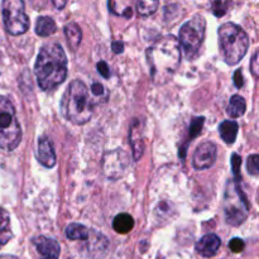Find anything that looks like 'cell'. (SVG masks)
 <instances>
[{
	"label": "cell",
	"instance_id": "cell-8",
	"mask_svg": "<svg viewBox=\"0 0 259 259\" xmlns=\"http://www.w3.org/2000/svg\"><path fill=\"white\" fill-rule=\"evenodd\" d=\"M129 167V157L123 149H115L104 156L103 169L108 179H120Z\"/></svg>",
	"mask_w": 259,
	"mask_h": 259
},
{
	"label": "cell",
	"instance_id": "cell-27",
	"mask_svg": "<svg viewBox=\"0 0 259 259\" xmlns=\"http://www.w3.org/2000/svg\"><path fill=\"white\" fill-rule=\"evenodd\" d=\"M229 5L230 4L228 2H214L212 3V12L217 17H223L227 13Z\"/></svg>",
	"mask_w": 259,
	"mask_h": 259
},
{
	"label": "cell",
	"instance_id": "cell-26",
	"mask_svg": "<svg viewBox=\"0 0 259 259\" xmlns=\"http://www.w3.org/2000/svg\"><path fill=\"white\" fill-rule=\"evenodd\" d=\"M247 169L250 175L253 176H257L259 172V157L258 154H252L249 156L247 162Z\"/></svg>",
	"mask_w": 259,
	"mask_h": 259
},
{
	"label": "cell",
	"instance_id": "cell-12",
	"mask_svg": "<svg viewBox=\"0 0 259 259\" xmlns=\"http://www.w3.org/2000/svg\"><path fill=\"white\" fill-rule=\"evenodd\" d=\"M129 142H131L132 149H133V157L136 161H139L143 156L144 152V142L143 134H142L141 123L139 120L134 119L131 125V132H129Z\"/></svg>",
	"mask_w": 259,
	"mask_h": 259
},
{
	"label": "cell",
	"instance_id": "cell-1",
	"mask_svg": "<svg viewBox=\"0 0 259 259\" xmlns=\"http://www.w3.org/2000/svg\"><path fill=\"white\" fill-rule=\"evenodd\" d=\"M34 73L42 90L52 91L66 80L67 58L58 42H47L42 46L34 65Z\"/></svg>",
	"mask_w": 259,
	"mask_h": 259
},
{
	"label": "cell",
	"instance_id": "cell-20",
	"mask_svg": "<svg viewBox=\"0 0 259 259\" xmlns=\"http://www.w3.org/2000/svg\"><path fill=\"white\" fill-rule=\"evenodd\" d=\"M245 109H247V104H245L244 98L239 95H234L230 99L229 105L227 108V113L232 118H239V116L244 115Z\"/></svg>",
	"mask_w": 259,
	"mask_h": 259
},
{
	"label": "cell",
	"instance_id": "cell-18",
	"mask_svg": "<svg viewBox=\"0 0 259 259\" xmlns=\"http://www.w3.org/2000/svg\"><path fill=\"white\" fill-rule=\"evenodd\" d=\"M57 30L55 20L51 17H39L35 23V33L39 37H48Z\"/></svg>",
	"mask_w": 259,
	"mask_h": 259
},
{
	"label": "cell",
	"instance_id": "cell-10",
	"mask_svg": "<svg viewBox=\"0 0 259 259\" xmlns=\"http://www.w3.org/2000/svg\"><path fill=\"white\" fill-rule=\"evenodd\" d=\"M38 162L47 168H52L56 164V153L52 142L47 136H42L38 139V148L35 153Z\"/></svg>",
	"mask_w": 259,
	"mask_h": 259
},
{
	"label": "cell",
	"instance_id": "cell-6",
	"mask_svg": "<svg viewBox=\"0 0 259 259\" xmlns=\"http://www.w3.org/2000/svg\"><path fill=\"white\" fill-rule=\"evenodd\" d=\"M206 30V20L202 15H195L180 29V42L187 60H194L201 48Z\"/></svg>",
	"mask_w": 259,
	"mask_h": 259
},
{
	"label": "cell",
	"instance_id": "cell-33",
	"mask_svg": "<svg viewBox=\"0 0 259 259\" xmlns=\"http://www.w3.org/2000/svg\"><path fill=\"white\" fill-rule=\"evenodd\" d=\"M111 47H113V51L115 53H121L124 51V45H123V42H120V40H115Z\"/></svg>",
	"mask_w": 259,
	"mask_h": 259
},
{
	"label": "cell",
	"instance_id": "cell-21",
	"mask_svg": "<svg viewBox=\"0 0 259 259\" xmlns=\"http://www.w3.org/2000/svg\"><path fill=\"white\" fill-rule=\"evenodd\" d=\"M66 237L70 240H86L89 238V229L85 225L72 223L66 228Z\"/></svg>",
	"mask_w": 259,
	"mask_h": 259
},
{
	"label": "cell",
	"instance_id": "cell-9",
	"mask_svg": "<svg viewBox=\"0 0 259 259\" xmlns=\"http://www.w3.org/2000/svg\"><path fill=\"white\" fill-rule=\"evenodd\" d=\"M217 146L212 142H202L196 148L192 158V164L196 169H207L217 161Z\"/></svg>",
	"mask_w": 259,
	"mask_h": 259
},
{
	"label": "cell",
	"instance_id": "cell-22",
	"mask_svg": "<svg viewBox=\"0 0 259 259\" xmlns=\"http://www.w3.org/2000/svg\"><path fill=\"white\" fill-rule=\"evenodd\" d=\"M108 7L109 9H110V12L116 15H120V17L126 18V19H131V18L133 17V10H132L131 3L109 2Z\"/></svg>",
	"mask_w": 259,
	"mask_h": 259
},
{
	"label": "cell",
	"instance_id": "cell-19",
	"mask_svg": "<svg viewBox=\"0 0 259 259\" xmlns=\"http://www.w3.org/2000/svg\"><path fill=\"white\" fill-rule=\"evenodd\" d=\"M134 228V219L129 214H119L113 220V229L119 234H128Z\"/></svg>",
	"mask_w": 259,
	"mask_h": 259
},
{
	"label": "cell",
	"instance_id": "cell-16",
	"mask_svg": "<svg viewBox=\"0 0 259 259\" xmlns=\"http://www.w3.org/2000/svg\"><path fill=\"white\" fill-rule=\"evenodd\" d=\"M65 35L67 38L68 46L72 51H75L76 48L80 46L81 38H82V32H81V28L77 23L70 22L65 25Z\"/></svg>",
	"mask_w": 259,
	"mask_h": 259
},
{
	"label": "cell",
	"instance_id": "cell-31",
	"mask_svg": "<svg viewBox=\"0 0 259 259\" xmlns=\"http://www.w3.org/2000/svg\"><path fill=\"white\" fill-rule=\"evenodd\" d=\"M234 85L237 89H242L244 86V77H243V72L240 68L234 72Z\"/></svg>",
	"mask_w": 259,
	"mask_h": 259
},
{
	"label": "cell",
	"instance_id": "cell-36",
	"mask_svg": "<svg viewBox=\"0 0 259 259\" xmlns=\"http://www.w3.org/2000/svg\"><path fill=\"white\" fill-rule=\"evenodd\" d=\"M43 259H58V258H56V257H45Z\"/></svg>",
	"mask_w": 259,
	"mask_h": 259
},
{
	"label": "cell",
	"instance_id": "cell-35",
	"mask_svg": "<svg viewBox=\"0 0 259 259\" xmlns=\"http://www.w3.org/2000/svg\"><path fill=\"white\" fill-rule=\"evenodd\" d=\"M0 259H18L17 257H13V255H3Z\"/></svg>",
	"mask_w": 259,
	"mask_h": 259
},
{
	"label": "cell",
	"instance_id": "cell-14",
	"mask_svg": "<svg viewBox=\"0 0 259 259\" xmlns=\"http://www.w3.org/2000/svg\"><path fill=\"white\" fill-rule=\"evenodd\" d=\"M248 210L242 209L237 205H227L225 207V219H227L228 224L233 225V227H238V225L243 224L247 219Z\"/></svg>",
	"mask_w": 259,
	"mask_h": 259
},
{
	"label": "cell",
	"instance_id": "cell-2",
	"mask_svg": "<svg viewBox=\"0 0 259 259\" xmlns=\"http://www.w3.org/2000/svg\"><path fill=\"white\" fill-rule=\"evenodd\" d=\"M147 61L152 80L157 85L168 82L181 62L179 40L174 35H163L147 50Z\"/></svg>",
	"mask_w": 259,
	"mask_h": 259
},
{
	"label": "cell",
	"instance_id": "cell-29",
	"mask_svg": "<svg viewBox=\"0 0 259 259\" xmlns=\"http://www.w3.org/2000/svg\"><path fill=\"white\" fill-rule=\"evenodd\" d=\"M91 91H93V94L96 98H101L103 96L104 99H106V91L100 82H94L93 86H91Z\"/></svg>",
	"mask_w": 259,
	"mask_h": 259
},
{
	"label": "cell",
	"instance_id": "cell-15",
	"mask_svg": "<svg viewBox=\"0 0 259 259\" xmlns=\"http://www.w3.org/2000/svg\"><path fill=\"white\" fill-rule=\"evenodd\" d=\"M13 238L9 212L0 207V249Z\"/></svg>",
	"mask_w": 259,
	"mask_h": 259
},
{
	"label": "cell",
	"instance_id": "cell-7",
	"mask_svg": "<svg viewBox=\"0 0 259 259\" xmlns=\"http://www.w3.org/2000/svg\"><path fill=\"white\" fill-rule=\"evenodd\" d=\"M22 0H7L3 4V19L5 29L12 35H20L29 29V18L24 12Z\"/></svg>",
	"mask_w": 259,
	"mask_h": 259
},
{
	"label": "cell",
	"instance_id": "cell-24",
	"mask_svg": "<svg viewBox=\"0 0 259 259\" xmlns=\"http://www.w3.org/2000/svg\"><path fill=\"white\" fill-rule=\"evenodd\" d=\"M204 120L205 118H202V116H200V118H195L194 120H192L191 123V126H190V138H189V142H187V144H190V141L191 139H194L195 137L199 136L200 132H201L202 129V125H204Z\"/></svg>",
	"mask_w": 259,
	"mask_h": 259
},
{
	"label": "cell",
	"instance_id": "cell-11",
	"mask_svg": "<svg viewBox=\"0 0 259 259\" xmlns=\"http://www.w3.org/2000/svg\"><path fill=\"white\" fill-rule=\"evenodd\" d=\"M222 245V240L217 234H206L196 243V252L202 257H214Z\"/></svg>",
	"mask_w": 259,
	"mask_h": 259
},
{
	"label": "cell",
	"instance_id": "cell-13",
	"mask_svg": "<svg viewBox=\"0 0 259 259\" xmlns=\"http://www.w3.org/2000/svg\"><path fill=\"white\" fill-rule=\"evenodd\" d=\"M34 245L38 252L45 257H56L60 254V244L57 240L47 237H38L34 239Z\"/></svg>",
	"mask_w": 259,
	"mask_h": 259
},
{
	"label": "cell",
	"instance_id": "cell-32",
	"mask_svg": "<svg viewBox=\"0 0 259 259\" xmlns=\"http://www.w3.org/2000/svg\"><path fill=\"white\" fill-rule=\"evenodd\" d=\"M252 72L253 75L257 77L258 76V52L254 53V56H253V60H252Z\"/></svg>",
	"mask_w": 259,
	"mask_h": 259
},
{
	"label": "cell",
	"instance_id": "cell-28",
	"mask_svg": "<svg viewBox=\"0 0 259 259\" xmlns=\"http://www.w3.org/2000/svg\"><path fill=\"white\" fill-rule=\"evenodd\" d=\"M244 240L239 239V238H234L229 243V248L233 253H242L244 250Z\"/></svg>",
	"mask_w": 259,
	"mask_h": 259
},
{
	"label": "cell",
	"instance_id": "cell-17",
	"mask_svg": "<svg viewBox=\"0 0 259 259\" xmlns=\"http://www.w3.org/2000/svg\"><path fill=\"white\" fill-rule=\"evenodd\" d=\"M238 129H239V126H238L237 121L224 120L219 126L220 137L227 144H233L237 139Z\"/></svg>",
	"mask_w": 259,
	"mask_h": 259
},
{
	"label": "cell",
	"instance_id": "cell-25",
	"mask_svg": "<svg viewBox=\"0 0 259 259\" xmlns=\"http://www.w3.org/2000/svg\"><path fill=\"white\" fill-rule=\"evenodd\" d=\"M240 164H242V158H240V156H238V154H233L232 156V167H233V174H234L235 176V184L237 185H240V179H242V176H240Z\"/></svg>",
	"mask_w": 259,
	"mask_h": 259
},
{
	"label": "cell",
	"instance_id": "cell-3",
	"mask_svg": "<svg viewBox=\"0 0 259 259\" xmlns=\"http://www.w3.org/2000/svg\"><path fill=\"white\" fill-rule=\"evenodd\" d=\"M62 114L68 121L77 125L88 123L93 116V103L88 88L80 80H73L68 85L61 103Z\"/></svg>",
	"mask_w": 259,
	"mask_h": 259
},
{
	"label": "cell",
	"instance_id": "cell-5",
	"mask_svg": "<svg viewBox=\"0 0 259 259\" xmlns=\"http://www.w3.org/2000/svg\"><path fill=\"white\" fill-rule=\"evenodd\" d=\"M22 141V129L14 105L5 96H0V148L10 152Z\"/></svg>",
	"mask_w": 259,
	"mask_h": 259
},
{
	"label": "cell",
	"instance_id": "cell-23",
	"mask_svg": "<svg viewBox=\"0 0 259 259\" xmlns=\"http://www.w3.org/2000/svg\"><path fill=\"white\" fill-rule=\"evenodd\" d=\"M158 8V2H151V0H141L137 3V10L143 17L152 15Z\"/></svg>",
	"mask_w": 259,
	"mask_h": 259
},
{
	"label": "cell",
	"instance_id": "cell-30",
	"mask_svg": "<svg viewBox=\"0 0 259 259\" xmlns=\"http://www.w3.org/2000/svg\"><path fill=\"white\" fill-rule=\"evenodd\" d=\"M96 68H98V71L100 72V75L103 76L104 78H108L109 76H110V72H109V66L108 63L104 62V61H100V62L96 65Z\"/></svg>",
	"mask_w": 259,
	"mask_h": 259
},
{
	"label": "cell",
	"instance_id": "cell-4",
	"mask_svg": "<svg viewBox=\"0 0 259 259\" xmlns=\"http://www.w3.org/2000/svg\"><path fill=\"white\" fill-rule=\"evenodd\" d=\"M219 42L225 61L232 66L243 60L249 47L248 34L234 23H224L219 28Z\"/></svg>",
	"mask_w": 259,
	"mask_h": 259
},
{
	"label": "cell",
	"instance_id": "cell-34",
	"mask_svg": "<svg viewBox=\"0 0 259 259\" xmlns=\"http://www.w3.org/2000/svg\"><path fill=\"white\" fill-rule=\"evenodd\" d=\"M53 5L57 7L58 9H62V8L66 5V2H53Z\"/></svg>",
	"mask_w": 259,
	"mask_h": 259
}]
</instances>
